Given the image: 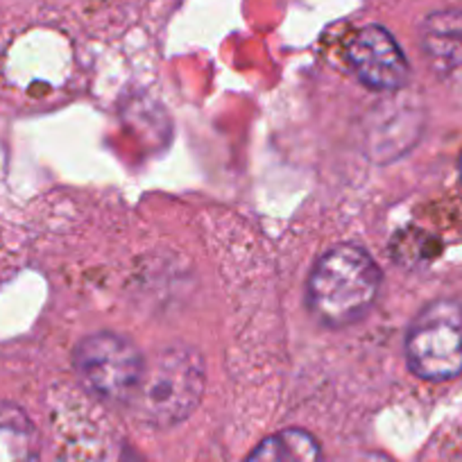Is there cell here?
Returning <instances> with one entry per match:
<instances>
[{
    "label": "cell",
    "mask_w": 462,
    "mask_h": 462,
    "mask_svg": "<svg viewBox=\"0 0 462 462\" xmlns=\"http://www.w3.org/2000/svg\"><path fill=\"white\" fill-rule=\"evenodd\" d=\"M381 270L363 247L342 243L324 252L306 283V304L327 327L354 324L374 306Z\"/></svg>",
    "instance_id": "1"
},
{
    "label": "cell",
    "mask_w": 462,
    "mask_h": 462,
    "mask_svg": "<svg viewBox=\"0 0 462 462\" xmlns=\"http://www.w3.org/2000/svg\"><path fill=\"white\" fill-rule=\"evenodd\" d=\"M204 363L195 349L166 346L145 358L143 372L125 408L136 421L152 429L181 424L204 394Z\"/></svg>",
    "instance_id": "2"
},
{
    "label": "cell",
    "mask_w": 462,
    "mask_h": 462,
    "mask_svg": "<svg viewBox=\"0 0 462 462\" xmlns=\"http://www.w3.org/2000/svg\"><path fill=\"white\" fill-rule=\"evenodd\" d=\"M411 370L426 381L462 374V306L453 300L430 301L417 313L406 336Z\"/></svg>",
    "instance_id": "3"
},
{
    "label": "cell",
    "mask_w": 462,
    "mask_h": 462,
    "mask_svg": "<svg viewBox=\"0 0 462 462\" xmlns=\"http://www.w3.org/2000/svg\"><path fill=\"white\" fill-rule=\"evenodd\" d=\"M73 365L87 390L105 402L125 406L139 383L145 356L130 337L100 331L75 346Z\"/></svg>",
    "instance_id": "4"
},
{
    "label": "cell",
    "mask_w": 462,
    "mask_h": 462,
    "mask_svg": "<svg viewBox=\"0 0 462 462\" xmlns=\"http://www.w3.org/2000/svg\"><path fill=\"white\" fill-rule=\"evenodd\" d=\"M346 60L365 87L376 91H397L406 87L411 66L393 34L381 25L358 30L346 48Z\"/></svg>",
    "instance_id": "5"
},
{
    "label": "cell",
    "mask_w": 462,
    "mask_h": 462,
    "mask_svg": "<svg viewBox=\"0 0 462 462\" xmlns=\"http://www.w3.org/2000/svg\"><path fill=\"white\" fill-rule=\"evenodd\" d=\"M421 48L439 70L462 69V12L442 10L421 25Z\"/></svg>",
    "instance_id": "6"
},
{
    "label": "cell",
    "mask_w": 462,
    "mask_h": 462,
    "mask_svg": "<svg viewBox=\"0 0 462 462\" xmlns=\"http://www.w3.org/2000/svg\"><path fill=\"white\" fill-rule=\"evenodd\" d=\"M42 439L23 408L0 402V462H39Z\"/></svg>",
    "instance_id": "7"
},
{
    "label": "cell",
    "mask_w": 462,
    "mask_h": 462,
    "mask_svg": "<svg viewBox=\"0 0 462 462\" xmlns=\"http://www.w3.org/2000/svg\"><path fill=\"white\" fill-rule=\"evenodd\" d=\"M245 462H322V448L309 430L286 429L265 438Z\"/></svg>",
    "instance_id": "8"
},
{
    "label": "cell",
    "mask_w": 462,
    "mask_h": 462,
    "mask_svg": "<svg viewBox=\"0 0 462 462\" xmlns=\"http://www.w3.org/2000/svg\"><path fill=\"white\" fill-rule=\"evenodd\" d=\"M460 177H462V159H460Z\"/></svg>",
    "instance_id": "9"
}]
</instances>
